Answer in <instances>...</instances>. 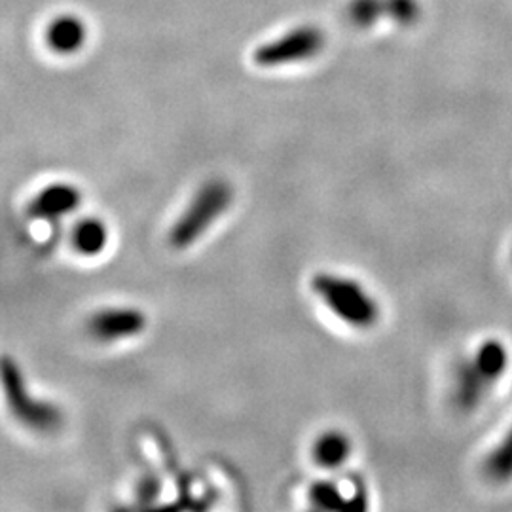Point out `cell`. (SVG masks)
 Here are the masks:
<instances>
[{"instance_id":"cell-1","label":"cell","mask_w":512,"mask_h":512,"mask_svg":"<svg viewBox=\"0 0 512 512\" xmlns=\"http://www.w3.org/2000/svg\"><path fill=\"white\" fill-rule=\"evenodd\" d=\"M311 291L336 319L348 327L370 329L380 319L378 302L353 277L319 272L311 277Z\"/></svg>"},{"instance_id":"cell-2","label":"cell","mask_w":512,"mask_h":512,"mask_svg":"<svg viewBox=\"0 0 512 512\" xmlns=\"http://www.w3.org/2000/svg\"><path fill=\"white\" fill-rule=\"evenodd\" d=\"M232 202L234 188L228 181L211 179L202 184L194 198L184 207L181 217L175 220L169 232V243L179 251L196 245L230 209Z\"/></svg>"},{"instance_id":"cell-3","label":"cell","mask_w":512,"mask_h":512,"mask_svg":"<svg viewBox=\"0 0 512 512\" xmlns=\"http://www.w3.org/2000/svg\"><path fill=\"white\" fill-rule=\"evenodd\" d=\"M2 387L12 414L27 429L52 433L63 425V410L57 404L35 397L25 384L18 363L10 357L2 359Z\"/></svg>"},{"instance_id":"cell-4","label":"cell","mask_w":512,"mask_h":512,"mask_svg":"<svg viewBox=\"0 0 512 512\" xmlns=\"http://www.w3.org/2000/svg\"><path fill=\"white\" fill-rule=\"evenodd\" d=\"M148 319L145 311L131 306H110L92 313L86 329L97 342H120L129 340L147 329Z\"/></svg>"},{"instance_id":"cell-5","label":"cell","mask_w":512,"mask_h":512,"mask_svg":"<svg viewBox=\"0 0 512 512\" xmlns=\"http://www.w3.org/2000/svg\"><path fill=\"white\" fill-rule=\"evenodd\" d=\"M323 48V35L313 27L296 29L291 35L262 46L255 54V61L262 67H277L310 59Z\"/></svg>"},{"instance_id":"cell-6","label":"cell","mask_w":512,"mask_h":512,"mask_svg":"<svg viewBox=\"0 0 512 512\" xmlns=\"http://www.w3.org/2000/svg\"><path fill=\"white\" fill-rule=\"evenodd\" d=\"M82 203V192L71 183L48 184L29 205L35 219H63L74 213Z\"/></svg>"},{"instance_id":"cell-7","label":"cell","mask_w":512,"mask_h":512,"mask_svg":"<svg viewBox=\"0 0 512 512\" xmlns=\"http://www.w3.org/2000/svg\"><path fill=\"white\" fill-rule=\"evenodd\" d=\"M311 456L323 469H338L351 456V440L342 431H327L313 442Z\"/></svg>"},{"instance_id":"cell-8","label":"cell","mask_w":512,"mask_h":512,"mask_svg":"<svg viewBox=\"0 0 512 512\" xmlns=\"http://www.w3.org/2000/svg\"><path fill=\"white\" fill-rule=\"evenodd\" d=\"M71 243L78 255H101L109 243V228L103 220L95 217L78 220V224L73 228Z\"/></svg>"},{"instance_id":"cell-9","label":"cell","mask_w":512,"mask_h":512,"mask_svg":"<svg viewBox=\"0 0 512 512\" xmlns=\"http://www.w3.org/2000/svg\"><path fill=\"white\" fill-rule=\"evenodd\" d=\"M473 365L492 384L509 366V353L499 340H488L476 351Z\"/></svg>"},{"instance_id":"cell-10","label":"cell","mask_w":512,"mask_h":512,"mask_svg":"<svg viewBox=\"0 0 512 512\" xmlns=\"http://www.w3.org/2000/svg\"><path fill=\"white\" fill-rule=\"evenodd\" d=\"M490 385V382L476 370L473 363H467L461 366L458 372V382H456V403L463 410H471L476 404L480 403L484 389Z\"/></svg>"},{"instance_id":"cell-11","label":"cell","mask_w":512,"mask_h":512,"mask_svg":"<svg viewBox=\"0 0 512 512\" xmlns=\"http://www.w3.org/2000/svg\"><path fill=\"white\" fill-rule=\"evenodd\" d=\"M84 25L74 18H61L55 21L48 33L50 46L61 52V54H69L82 46L84 42Z\"/></svg>"},{"instance_id":"cell-12","label":"cell","mask_w":512,"mask_h":512,"mask_svg":"<svg viewBox=\"0 0 512 512\" xmlns=\"http://www.w3.org/2000/svg\"><path fill=\"white\" fill-rule=\"evenodd\" d=\"M310 501L313 507L327 509V511H340L349 507L346 495L342 494L340 488L329 480H321L311 486Z\"/></svg>"},{"instance_id":"cell-13","label":"cell","mask_w":512,"mask_h":512,"mask_svg":"<svg viewBox=\"0 0 512 512\" xmlns=\"http://www.w3.org/2000/svg\"><path fill=\"white\" fill-rule=\"evenodd\" d=\"M486 471L494 480L505 482L512 476V427L505 440L495 448L486 461Z\"/></svg>"}]
</instances>
